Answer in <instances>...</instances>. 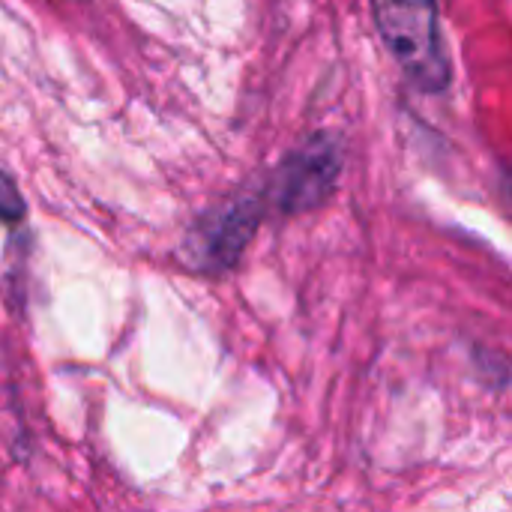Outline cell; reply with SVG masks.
Masks as SVG:
<instances>
[{"instance_id": "obj_1", "label": "cell", "mask_w": 512, "mask_h": 512, "mask_svg": "<svg viewBox=\"0 0 512 512\" xmlns=\"http://www.w3.org/2000/svg\"><path fill=\"white\" fill-rule=\"evenodd\" d=\"M378 30L408 72V78L429 93L450 84V63L441 45V21L435 0H372Z\"/></svg>"}, {"instance_id": "obj_2", "label": "cell", "mask_w": 512, "mask_h": 512, "mask_svg": "<svg viewBox=\"0 0 512 512\" xmlns=\"http://www.w3.org/2000/svg\"><path fill=\"white\" fill-rule=\"evenodd\" d=\"M258 222H261L258 198H243V201L225 204V207L201 216L183 243L186 264L195 270H204V273L231 270L243 258L249 240L255 237Z\"/></svg>"}, {"instance_id": "obj_3", "label": "cell", "mask_w": 512, "mask_h": 512, "mask_svg": "<svg viewBox=\"0 0 512 512\" xmlns=\"http://www.w3.org/2000/svg\"><path fill=\"white\" fill-rule=\"evenodd\" d=\"M342 171V147L330 135L312 138L306 147L288 156L273 177V201L285 213H306L333 192Z\"/></svg>"}, {"instance_id": "obj_4", "label": "cell", "mask_w": 512, "mask_h": 512, "mask_svg": "<svg viewBox=\"0 0 512 512\" xmlns=\"http://www.w3.org/2000/svg\"><path fill=\"white\" fill-rule=\"evenodd\" d=\"M24 216H27V204H24L15 180L6 171H0V222L3 225H18Z\"/></svg>"}]
</instances>
